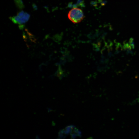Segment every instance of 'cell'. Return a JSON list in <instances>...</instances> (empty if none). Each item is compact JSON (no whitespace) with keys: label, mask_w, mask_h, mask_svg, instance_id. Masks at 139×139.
Returning <instances> with one entry per match:
<instances>
[{"label":"cell","mask_w":139,"mask_h":139,"mask_svg":"<svg viewBox=\"0 0 139 139\" xmlns=\"http://www.w3.org/2000/svg\"><path fill=\"white\" fill-rule=\"evenodd\" d=\"M68 16L70 20L74 23L81 22L84 17V13L80 9L74 8L69 12Z\"/></svg>","instance_id":"6da1fadb"},{"label":"cell","mask_w":139,"mask_h":139,"mask_svg":"<svg viewBox=\"0 0 139 139\" xmlns=\"http://www.w3.org/2000/svg\"><path fill=\"white\" fill-rule=\"evenodd\" d=\"M30 17V14L27 12L22 11L19 12L16 15L10 18V19L14 24L23 25L29 20Z\"/></svg>","instance_id":"7a4b0ae2"},{"label":"cell","mask_w":139,"mask_h":139,"mask_svg":"<svg viewBox=\"0 0 139 139\" xmlns=\"http://www.w3.org/2000/svg\"><path fill=\"white\" fill-rule=\"evenodd\" d=\"M64 71L62 70L61 66L59 65L57 71L55 74V75L59 78L60 79H61L63 76Z\"/></svg>","instance_id":"3957f363"},{"label":"cell","mask_w":139,"mask_h":139,"mask_svg":"<svg viewBox=\"0 0 139 139\" xmlns=\"http://www.w3.org/2000/svg\"><path fill=\"white\" fill-rule=\"evenodd\" d=\"M116 51L115 53L116 54H118L121 50H122L123 47H122L120 43L118 42H116Z\"/></svg>","instance_id":"277c9868"},{"label":"cell","mask_w":139,"mask_h":139,"mask_svg":"<svg viewBox=\"0 0 139 139\" xmlns=\"http://www.w3.org/2000/svg\"><path fill=\"white\" fill-rule=\"evenodd\" d=\"M14 1L16 5L19 8L22 9L24 7V5L22 0H14Z\"/></svg>","instance_id":"5b68a950"},{"label":"cell","mask_w":139,"mask_h":139,"mask_svg":"<svg viewBox=\"0 0 139 139\" xmlns=\"http://www.w3.org/2000/svg\"><path fill=\"white\" fill-rule=\"evenodd\" d=\"M28 34L29 36V38L31 41L35 42L36 41V39L33 35L27 31Z\"/></svg>","instance_id":"8992f818"},{"label":"cell","mask_w":139,"mask_h":139,"mask_svg":"<svg viewBox=\"0 0 139 139\" xmlns=\"http://www.w3.org/2000/svg\"><path fill=\"white\" fill-rule=\"evenodd\" d=\"M61 38L58 35H56L53 38V39L56 42H58L61 39Z\"/></svg>","instance_id":"52a82bcc"},{"label":"cell","mask_w":139,"mask_h":139,"mask_svg":"<svg viewBox=\"0 0 139 139\" xmlns=\"http://www.w3.org/2000/svg\"><path fill=\"white\" fill-rule=\"evenodd\" d=\"M133 39L131 38L129 40V44L132 47V49H134V42L133 41Z\"/></svg>","instance_id":"ba28073f"},{"label":"cell","mask_w":139,"mask_h":139,"mask_svg":"<svg viewBox=\"0 0 139 139\" xmlns=\"http://www.w3.org/2000/svg\"><path fill=\"white\" fill-rule=\"evenodd\" d=\"M33 8L35 9H37V7H36V6L35 5V4H33Z\"/></svg>","instance_id":"9c48e42d"}]
</instances>
